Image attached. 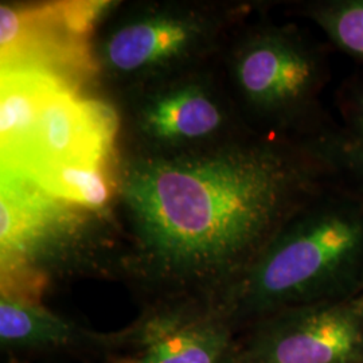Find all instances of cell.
Masks as SVG:
<instances>
[{"instance_id": "1", "label": "cell", "mask_w": 363, "mask_h": 363, "mask_svg": "<svg viewBox=\"0 0 363 363\" xmlns=\"http://www.w3.org/2000/svg\"><path fill=\"white\" fill-rule=\"evenodd\" d=\"M335 181L312 135L298 144L235 142L205 154L138 160L124 175L123 198L154 272L228 286Z\"/></svg>"}, {"instance_id": "2", "label": "cell", "mask_w": 363, "mask_h": 363, "mask_svg": "<svg viewBox=\"0 0 363 363\" xmlns=\"http://www.w3.org/2000/svg\"><path fill=\"white\" fill-rule=\"evenodd\" d=\"M363 196L335 181L298 210L216 303L232 325L362 292Z\"/></svg>"}, {"instance_id": "3", "label": "cell", "mask_w": 363, "mask_h": 363, "mask_svg": "<svg viewBox=\"0 0 363 363\" xmlns=\"http://www.w3.org/2000/svg\"><path fill=\"white\" fill-rule=\"evenodd\" d=\"M323 55L296 33L262 28L234 52L232 73L245 104L281 125L316 118L328 79Z\"/></svg>"}, {"instance_id": "4", "label": "cell", "mask_w": 363, "mask_h": 363, "mask_svg": "<svg viewBox=\"0 0 363 363\" xmlns=\"http://www.w3.org/2000/svg\"><path fill=\"white\" fill-rule=\"evenodd\" d=\"M230 363H363V292L261 319Z\"/></svg>"}, {"instance_id": "5", "label": "cell", "mask_w": 363, "mask_h": 363, "mask_svg": "<svg viewBox=\"0 0 363 363\" xmlns=\"http://www.w3.org/2000/svg\"><path fill=\"white\" fill-rule=\"evenodd\" d=\"M111 3L66 1L0 7L1 70H34L65 81L91 67L86 39ZM69 85V84H67ZM70 86V85H69Z\"/></svg>"}, {"instance_id": "6", "label": "cell", "mask_w": 363, "mask_h": 363, "mask_svg": "<svg viewBox=\"0 0 363 363\" xmlns=\"http://www.w3.org/2000/svg\"><path fill=\"white\" fill-rule=\"evenodd\" d=\"M65 202L26 175L1 171L0 242L3 280L38 279V271L73 247L82 220Z\"/></svg>"}, {"instance_id": "7", "label": "cell", "mask_w": 363, "mask_h": 363, "mask_svg": "<svg viewBox=\"0 0 363 363\" xmlns=\"http://www.w3.org/2000/svg\"><path fill=\"white\" fill-rule=\"evenodd\" d=\"M112 363H230L234 325L217 304L208 310L160 308L112 335Z\"/></svg>"}, {"instance_id": "8", "label": "cell", "mask_w": 363, "mask_h": 363, "mask_svg": "<svg viewBox=\"0 0 363 363\" xmlns=\"http://www.w3.org/2000/svg\"><path fill=\"white\" fill-rule=\"evenodd\" d=\"M117 125L109 105L81 99L70 86H61L43 105L19 166L1 171L30 175L55 164L106 166Z\"/></svg>"}, {"instance_id": "9", "label": "cell", "mask_w": 363, "mask_h": 363, "mask_svg": "<svg viewBox=\"0 0 363 363\" xmlns=\"http://www.w3.org/2000/svg\"><path fill=\"white\" fill-rule=\"evenodd\" d=\"M210 25L195 13L155 11L125 19L105 38L101 65L117 77H145L189 60L208 38Z\"/></svg>"}, {"instance_id": "10", "label": "cell", "mask_w": 363, "mask_h": 363, "mask_svg": "<svg viewBox=\"0 0 363 363\" xmlns=\"http://www.w3.org/2000/svg\"><path fill=\"white\" fill-rule=\"evenodd\" d=\"M136 121L155 144L187 145L220 136L229 124V113L206 88L182 82L148 96Z\"/></svg>"}, {"instance_id": "11", "label": "cell", "mask_w": 363, "mask_h": 363, "mask_svg": "<svg viewBox=\"0 0 363 363\" xmlns=\"http://www.w3.org/2000/svg\"><path fill=\"white\" fill-rule=\"evenodd\" d=\"M0 343L3 350H62L84 343H109L31 298L1 292Z\"/></svg>"}, {"instance_id": "12", "label": "cell", "mask_w": 363, "mask_h": 363, "mask_svg": "<svg viewBox=\"0 0 363 363\" xmlns=\"http://www.w3.org/2000/svg\"><path fill=\"white\" fill-rule=\"evenodd\" d=\"M64 81L34 70H1V169L19 166L31 140L39 113Z\"/></svg>"}, {"instance_id": "13", "label": "cell", "mask_w": 363, "mask_h": 363, "mask_svg": "<svg viewBox=\"0 0 363 363\" xmlns=\"http://www.w3.org/2000/svg\"><path fill=\"white\" fill-rule=\"evenodd\" d=\"M26 177L52 198L86 210L104 208L113 195V182L105 166L55 164Z\"/></svg>"}, {"instance_id": "14", "label": "cell", "mask_w": 363, "mask_h": 363, "mask_svg": "<svg viewBox=\"0 0 363 363\" xmlns=\"http://www.w3.org/2000/svg\"><path fill=\"white\" fill-rule=\"evenodd\" d=\"M306 15L339 50L363 65V0H320L306 6Z\"/></svg>"}, {"instance_id": "15", "label": "cell", "mask_w": 363, "mask_h": 363, "mask_svg": "<svg viewBox=\"0 0 363 363\" xmlns=\"http://www.w3.org/2000/svg\"><path fill=\"white\" fill-rule=\"evenodd\" d=\"M318 139L337 181L363 196V144L351 140L339 128L331 127L319 133Z\"/></svg>"}, {"instance_id": "16", "label": "cell", "mask_w": 363, "mask_h": 363, "mask_svg": "<svg viewBox=\"0 0 363 363\" xmlns=\"http://www.w3.org/2000/svg\"><path fill=\"white\" fill-rule=\"evenodd\" d=\"M343 127L339 130L351 140L363 144V76L351 79L339 93Z\"/></svg>"}, {"instance_id": "17", "label": "cell", "mask_w": 363, "mask_h": 363, "mask_svg": "<svg viewBox=\"0 0 363 363\" xmlns=\"http://www.w3.org/2000/svg\"><path fill=\"white\" fill-rule=\"evenodd\" d=\"M362 292H363V281H362Z\"/></svg>"}]
</instances>
